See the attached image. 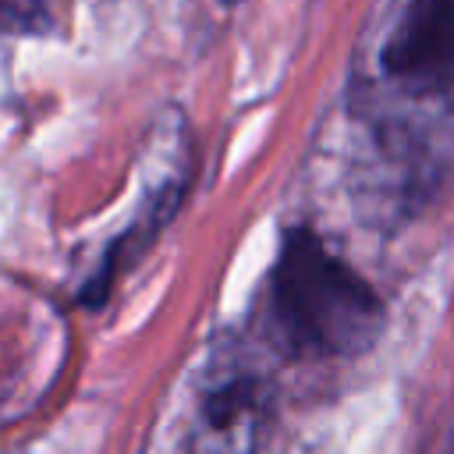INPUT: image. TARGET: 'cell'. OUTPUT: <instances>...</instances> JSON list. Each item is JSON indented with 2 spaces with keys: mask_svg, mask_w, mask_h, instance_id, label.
Segmentation results:
<instances>
[{
  "mask_svg": "<svg viewBox=\"0 0 454 454\" xmlns=\"http://www.w3.org/2000/svg\"><path fill=\"white\" fill-rule=\"evenodd\" d=\"M266 326L287 358H358L380 340L387 309L312 227L294 223L266 277Z\"/></svg>",
  "mask_w": 454,
  "mask_h": 454,
  "instance_id": "6da1fadb",
  "label": "cell"
},
{
  "mask_svg": "<svg viewBox=\"0 0 454 454\" xmlns=\"http://www.w3.org/2000/svg\"><path fill=\"white\" fill-rule=\"evenodd\" d=\"M348 96L454 117V0H404Z\"/></svg>",
  "mask_w": 454,
  "mask_h": 454,
  "instance_id": "7a4b0ae2",
  "label": "cell"
},
{
  "mask_svg": "<svg viewBox=\"0 0 454 454\" xmlns=\"http://www.w3.org/2000/svg\"><path fill=\"white\" fill-rule=\"evenodd\" d=\"M273 390L252 365L227 362L199 394V436L195 443L216 450H248L270 426Z\"/></svg>",
  "mask_w": 454,
  "mask_h": 454,
  "instance_id": "3957f363",
  "label": "cell"
},
{
  "mask_svg": "<svg viewBox=\"0 0 454 454\" xmlns=\"http://www.w3.org/2000/svg\"><path fill=\"white\" fill-rule=\"evenodd\" d=\"M223 4H234V0H223Z\"/></svg>",
  "mask_w": 454,
  "mask_h": 454,
  "instance_id": "277c9868",
  "label": "cell"
}]
</instances>
